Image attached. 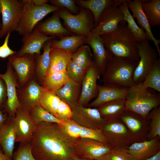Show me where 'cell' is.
Listing matches in <instances>:
<instances>
[{
	"mask_svg": "<svg viewBox=\"0 0 160 160\" xmlns=\"http://www.w3.org/2000/svg\"><path fill=\"white\" fill-rule=\"evenodd\" d=\"M76 139L68 135L61 124L41 122L36 125L29 143L36 160H73L78 156Z\"/></svg>",
	"mask_w": 160,
	"mask_h": 160,
	"instance_id": "6da1fadb",
	"label": "cell"
},
{
	"mask_svg": "<svg viewBox=\"0 0 160 160\" xmlns=\"http://www.w3.org/2000/svg\"><path fill=\"white\" fill-rule=\"evenodd\" d=\"M106 49L114 56L138 62V41L125 21L114 31L100 35Z\"/></svg>",
	"mask_w": 160,
	"mask_h": 160,
	"instance_id": "7a4b0ae2",
	"label": "cell"
},
{
	"mask_svg": "<svg viewBox=\"0 0 160 160\" xmlns=\"http://www.w3.org/2000/svg\"><path fill=\"white\" fill-rule=\"evenodd\" d=\"M149 88H129L125 98L126 110L147 119L150 112L159 106V92Z\"/></svg>",
	"mask_w": 160,
	"mask_h": 160,
	"instance_id": "3957f363",
	"label": "cell"
},
{
	"mask_svg": "<svg viewBox=\"0 0 160 160\" xmlns=\"http://www.w3.org/2000/svg\"><path fill=\"white\" fill-rule=\"evenodd\" d=\"M138 62L113 56L107 63L103 81L104 84H113L130 88L134 84L133 77Z\"/></svg>",
	"mask_w": 160,
	"mask_h": 160,
	"instance_id": "277c9868",
	"label": "cell"
},
{
	"mask_svg": "<svg viewBox=\"0 0 160 160\" xmlns=\"http://www.w3.org/2000/svg\"><path fill=\"white\" fill-rule=\"evenodd\" d=\"M21 2L23 5V10L16 32L23 36L32 32L36 25L47 15L60 9L47 3L36 6L31 0H23Z\"/></svg>",
	"mask_w": 160,
	"mask_h": 160,
	"instance_id": "5b68a950",
	"label": "cell"
},
{
	"mask_svg": "<svg viewBox=\"0 0 160 160\" xmlns=\"http://www.w3.org/2000/svg\"><path fill=\"white\" fill-rule=\"evenodd\" d=\"M80 8V12L77 15L73 14L64 8H60L57 12L67 30L71 33L87 37L95 27L94 17L89 10Z\"/></svg>",
	"mask_w": 160,
	"mask_h": 160,
	"instance_id": "8992f818",
	"label": "cell"
},
{
	"mask_svg": "<svg viewBox=\"0 0 160 160\" xmlns=\"http://www.w3.org/2000/svg\"><path fill=\"white\" fill-rule=\"evenodd\" d=\"M101 129L112 148H127L132 143L127 128L119 118L106 120Z\"/></svg>",
	"mask_w": 160,
	"mask_h": 160,
	"instance_id": "52a82bcc",
	"label": "cell"
},
{
	"mask_svg": "<svg viewBox=\"0 0 160 160\" xmlns=\"http://www.w3.org/2000/svg\"><path fill=\"white\" fill-rule=\"evenodd\" d=\"M2 15L1 27L0 30V39L8 33L16 31L20 22L24 6L17 0H0Z\"/></svg>",
	"mask_w": 160,
	"mask_h": 160,
	"instance_id": "ba28073f",
	"label": "cell"
},
{
	"mask_svg": "<svg viewBox=\"0 0 160 160\" xmlns=\"http://www.w3.org/2000/svg\"><path fill=\"white\" fill-rule=\"evenodd\" d=\"M138 48L140 60L133 75L134 85H138L143 81L158 59L156 51L151 46L148 40L138 42Z\"/></svg>",
	"mask_w": 160,
	"mask_h": 160,
	"instance_id": "9c48e42d",
	"label": "cell"
},
{
	"mask_svg": "<svg viewBox=\"0 0 160 160\" xmlns=\"http://www.w3.org/2000/svg\"><path fill=\"white\" fill-rule=\"evenodd\" d=\"M35 56L29 54L19 56L15 54L9 58L8 63L16 73L19 88L34 78L36 65Z\"/></svg>",
	"mask_w": 160,
	"mask_h": 160,
	"instance_id": "30bf717a",
	"label": "cell"
},
{
	"mask_svg": "<svg viewBox=\"0 0 160 160\" xmlns=\"http://www.w3.org/2000/svg\"><path fill=\"white\" fill-rule=\"evenodd\" d=\"M114 3L107 7L102 13L98 23L92 33L99 35L111 33L123 21L124 15L119 6L118 0H114Z\"/></svg>",
	"mask_w": 160,
	"mask_h": 160,
	"instance_id": "8fae6325",
	"label": "cell"
},
{
	"mask_svg": "<svg viewBox=\"0 0 160 160\" xmlns=\"http://www.w3.org/2000/svg\"><path fill=\"white\" fill-rule=\"evenodd\" d=\"M7 70L4 74L0 73V77L4 81L6 86L7 99L3 110L9 117H15L17 109L21 107L18 99L17 89L19 88L17 78L13 69L8 62Z\"/></svg>",
	"mask_w": 160,
	"mask_h": 160,
	"instance_id": "7c38bea8",
	"label": "cell"
},
{
	"mask_svg": "<svg viewBox=\"0 0 160 160\" xmlns=\"http://www.w3.org/2000/svg\"><path fill=\"white\" fill-rule=\"evenodd\" d=\"M119 118L127 128L132 143L145 140L150 129L149 120L126 109Z\"/></svg>",
	"mask_w": 160,
	"mask_h": 160,
	"instance_id": "4fadbf2b",
	"label": "cell"
},
{
	"mask_svg": "<svg viewBox=\"0 0 160 160\" xmlns=\"http://www.w3.org/2000/svg\"><path fill=\"white\" fill-rule=\"evenodd\" d=\"M77 155L83 159L97 160L109 154L112 148L107 143L90 139L78 138L75 144Z\"/></svg>",
	"mask_w": 160,
	"mask_h": 160,
	"instance_id": "5bb4252c",
	"label": "cell"
},
{
	"mask_svg": "<svg viewBox=\"0 0 160 160\" xmlns=\"http://www.w3.org/2000/svg\"><path fill=\"white\" fill-rule=\"evenodd\" d=\"M101 75L96 64L93 61L87 69L81 83V90L78 105L86 107L90 100L98 94L97 81Z\"/></svg>",
	"mask_w": 160,
	"mask_h": 160,
	"instance_id": "9a60e30c",
	"label": "cell"
},
{
	"mask_svg": "<svg viewBox=\"0 0 160 160\" xmlns=\"http://www.w3.org/2000/svg\"><path fill=\"white\" fill-rule=\"evenodd\" d=\"M72 111L71 120L82 127L101 129L106 120L96 108L77 105Z\"/></svg>",
	"mask_w": 160,
	"mask_h": 160,
	"instance_id": "2e32d148",
	"label": "cell"
},
{
	"mask_svg": "<svg viewBox=\"0 0 160 160\" xmlns=\"http://www.w3.org/2000/svg\"><path fill=\"white\" fill-rule=\"evenodd\" d=\"M45 89L35 78L22 87L17 88V97L22 108L29 113L39 105L40 97Z\"/></svg>",
	"mask_w": 160,
	"mask_h": 160,
	"instance_id": "e0dca14e",
	"label": "cell"
},
{
	"mask_svg": "<svg viewBox=\"0 0 160 160\" xmlns=\"http://www.w3.org/2000/svg\"><path fill=\"white\" fill-rule=\"evenodd\" d=\"M13 120L16 142L29 143L36 127L29 113L20 107L17 109Z\"/></svg>",
	"mask_w": 160,
	"mask_h": 160,
	"instance_id": "ac0fdd59",
	"label": "cell"
},
{
	"mask_svg": "<svg viewBox=\"0 0 160 160\" xmlns=\"http://www.w3.org/2000/svg\"><path fill=\"white\" fill-rule=\"evenodd\" d=\"M129 88L113 84L97 85L98 94L96 98L88 106L89 108H97L110 101L125 99Z\"/></svg>",
	"mask_w": 160,
	"mask_h": 160,
	"instance_id": "d6986e66",
	"label": "cell"
},
{
	"mask_svg": "<svg viewBox=\"0 0 160 160\" xmlns=\"http://www.w3.org/2000/svg\"><path fill=\"white\" fill-rule=\"evenodd\" d=\"M85 44H88L92 49L93 61L103 76L107 64L113 55L105 48L100 35L91 33L87 36Z\"/></svg>",
	"mask_w": 160,
	"mask_h": 160,
	"instance_id": "ffe728a7",
	"label": "cell"
},
{
	"mask_svg": "<svg viewBox=\"0 0 160 160\" xmlns=\"http://www.w3.org/2000/svg\"><path fill=\"white\" fill-rule=\"evenodd\" d=\"M160 138L134 143L126 148L133 160H146L160 151Z\"/></svg>",
	"mask_w": 160,
	"mask_h": 160,
	"instance_id": "44dd1931",
	"label": "cell"
},
{
	"mask_svg": "<svg viewBox=\"0 0 160 160\" xmlns=\"http://www.w3.org/2000/svg\"><path fill=\"white\" fill-rule=\"evenodd\" d=\"M55 38L45 35L33 30L31 33L23 36L21 41L23 45L15 54L19 56L25 54L39 55L44 44Z\"/></svg>",
	"mask_w": 160,
	"mask_h": 160,
	"instance_id": "7402d4cb",
	"label": "cell"
},
{
	"mask_svg": "<svg viewBox=\"0 0 160 160\" xmlns=\"http://www.w3.org/2000/svg\"><path fill=\"white\" fill-rule=\"evenodd\" d=\"M57 11L54 12L52 15L44 21L39 23L33 30L48 36L60 38L69 36L71 33L62 25Z\"/></svg>",
	"mask_w": 160,
	"mask_h": 160,
	"instance_id": "603a6c76",
	"label": "cell"
},
{
	"mask_svg": "<svg viewBox=\"0 0 160 160\" xmlns=\"http://www.w3.org/2000/svg\"><path fill=\"white\" fill-rule=\"evenodd\" d=\"M127 3L129 9L132 13V16L136 18L141 28L145 31V32L148 36L149 40L152 41L153 42L160 57V49L159 44L160 43V40L156 39L152 33L151 26L143 11L142 7V2L140 0H128Z\"/></svg>",
	"mask_w": 160,
	"mask_h": 160,
	"instance_id": "cb8c5ba5",
	"label": "cell"
},
{
	"mask_svg": "<svg viewBox=\"0 0 160 160\" xmlns=\"http://www.w3.org/2000/svg\"><path fill=\"white\" fill-rule=\"evenodd\" d=\"M15 142L13 118L9 117L0 128V147L4 153L12 158Z\"/></svg>",
	"mask_w": 160,
	"mask_h": 160,
	"instance_id": "d4e9b609",
	"label": "cell"
},
{
	"mask_svg": "<svg viewBox=\"0 0 160 160\" xmlns=\"http://www.w3.org/2000/svg\"><path fill=\"white\" fill-rule=\"evenodd\" d=\"M81 87V84L69 79L55 93L60 100L68 105L72 110L78 105Z\"/></svg>",
	"mask_w": 160,
	"mask_h": 160,
	"instance_id": "484cf974",
	"label": "cell"
},
{
	"mask_svg": "<svg viewBox=\"0 0 160 160\" xmlns=\"http://www.w3.org/2000/svg\"><path fill=\"white\" fill-rule=\"evenodd\" d=\"M87 37L83 35H73L63 37L60 40L53 39L51 49H62L72 54L85 44Z\"/></svg>",
	"mask_w": 160,
	"mask_h": 160,
	"instance_id": "4316f807",
	"label": "cell"
},
{
	"mask_svg": "<svg viewBox=\"0 0 160 160\" xmlns=\"http://www.w3.org/2000/svg\"><path fill=\"white\" fill-rule=\"evenodd\" d=\"M72 55L62 49H51L50 64L47 76L55 72L65 71Z\"/></svg>",
	"mask_w": 160,
	"mask_h": 160,
	"instance_id": "83f0119b",
	"label": "cell"
},
{
	"mask_svg": "<svg viewBox=\"0 0 160 160\" xmlns=\"http://www.w3.org/2000/svg\"><path fill=\"white\" fill-rule=\"evenodd\" d=\"M53 39L48 41L44 44L42 48L43 52L41 54L35 55L36 65L35 74L41 84L43 79L47 76L50 65L51 46Z\"/></svg>",
	"mask_w": 160,
	"mask_h": 160,
	"instance_id": "f1b7e54d",
	"label": "cell"
},
{
	"mask_svg": "<svg viewBox=\"0 0 160 160\" xmlns=\"http://www.w3.org/2000/svg\"><path fill=\"white\" fill-rule=\"evenodd\" d=\"M97 109L102 117L105 120L119 118L126 109L125 99L107 102L100 106Z\"/></svg>",
	"mask_w": 160,
	"mask_h": 160,
	"instance_id": "f546056e",
	"label": "cell"
},
{
	"mask_svg": "<svg viewBox=\"0 0 160 160\" xmlns=\"http://www.w3.org/2000/svg\"><path fill=\"white\" fill-rule=\"evenodd\" d=\"M75 2L80 7L91 12L94 17L95 27L97 24L104 11L114 3V0H76Z\"/></svg>",
	"mask_w": 160,
	"mask_h": 160,
	"instance_id": "4dcf8cb0",
	"label": "cell"
},
{
	"mask_svg": "<svg viewBox=\"0 0 160 160\" xmlns=\"http://www.w3.org/2000/svg\"><path fill=\"white\" fill-rule=\"evenodd\" d=\"M126 0L119 7L124 15L123 21L127 23L129 29L133 34L138 42L146 40L149 41L148 36L144 31L137 25L133 17L130 13Z\"/></svg>",
	"mask_w": 160,
	"mask_h": 160,
	"instance_id": "1f68e13d",
	"label": "cell"
},
{
	"mask_svg": "<svg viewBox=\"0 0 160 160\" xmlns=\"http://www.w3.org/2000/svg\"><path fill=\"white\" fill-rule=\"evenodd\" d=\"M135 87L139 88H149L160 92V58H158L149 71L144 80Z\"/></svg>",
	"mask_w": 160,
	"mask_h": 160,
	"instance_id": "d6a6232c",
	"label": "cell"
},
{
	"mask_svg": "<svg viewBox=\"0 0 160 160\" xmlns=\"http://www.w3.org/2000/svg\"><path fill=\"white\" fill-rule=\"evenodd\" d=\"M69 79L66 71L55 72L46 76L43 79L41 86L55 93Z\"/></svg>",
	"mask_w": 160,
	"mask_h": 160,
	"instance_id": "836d02e7",
	"label": "cell"
},
{
	"mask_svg": "<svg viewBox=\"0 0 160 160\" xmlns=\"http://www.w3.org/2000/svg\"><path fill=\"white\" fill-rule=\"evenodd\" d=\"M142 7L150 26L160 25V0L142 3Z\"/></svg>",
	"mask_w": 160,
	"mask_h": 160,
	"instance_id": "e575fe53",
	"label": "cell"
},
{
	"mask_svg": "<svg viewBox=\"0 0 160 160\" xmlns=\"http://www.w3.org/2000/svg\"><path fill=\"white\" fill-rule=\"evenodd\" d=\"M60 101L55 92L45 89L40 97L39 105L55 117Z\"/></svg>",
	"mask_w": 160,
	"mask_h": 160,
	"instance_id": "d590c367",
	"label": "cell"
},
{
	"mask_svg": "<svg viewBox=\"0 0 160 160\" xmlns=\"http://www.w3.org/2000/svg\"><path fill=\"white\" fill-rule=\"evenodd\" d=\"M29 113L36 125L41 122L55 123L61 125L64 123L39 105L35 106Z\"/></svg>",
	"mask_w": 160,
	"mask_h": 160,
	"instance_id": "8d00e7d4",
	"label": "cell"
},
{
	"mask_svg": "<svg viewBox=\"0 0 160 160\" xmlns=\"http://www.w3.org/2000/svg\"><path fill=\"white\" fill-rule=\"evenodd\" d=\"M93 55L89 47L82 45L72 54L71 60L77 65L87 70L93 62Z\"/></svg>",
	"mask_w": 160,
	"mask_h": 160,
	"instance_id": "74e56055",
	"label": "cell"
},
{
	"mask_svg": "<svg viewBox=\"0 0 160 160\" xmlns=\"http://www.w3.org/2000/svg\"><path fill=\"white\" fill-rule=\"evenodd\" d=\"M147 119L150 120V129L147 135L148 140L160 137V107L153 109L149 113Z\"/></svg>",
	"mask_w": 160,
	"mask_h": 160,
	"instance_id": "f35d334b",
	"label": "cell"
},
{
	"mask_svg": "<svg viewBox=\"0 0 160 160\" xmlns=\"http://www.w3.org/2000/svg\"><path fill=\"white\" fill-rule=\"evenodd\" d=\"M86 70L71 60L67 65L66 72L69 79L81 84Z\"/></svg>",
	"mask_w": 160,
	"mask_h": 160,
	"instance_id": "ab89813d",
	"label": "cell"
},
{
	"mask_svg": "<svg viewBox=\"0 0 160 160\" xmlns=\"http://www.w3.org/2000/svg\"><path fill=\"white\" fill-rule=\"evenodd\" d=\"M13 160H36L32 152L29 143H20L16 151L13 154Z\"/></svg>",
	"mask_w": 160,
	"mask_h": 160,
	"instance_id": "60d3db41",
	"label": "cell"
},
{
	"mask_svg": "<svg viewBox=\"0 0 160 160\" xmlns=\"http://www.w3.org/2000/svg\"><path fill=\"white\" fill-rule=\"evenodd\" d=\"M79 137L93 139L107 143L105 138L100 129H94L81 127Z\"/></svg>",
	"mask_w": 160,
	"mask_h": 160,
	"instance_id": "b9f144b4",
	"label": "cell"
},
{
	"mask_svg": "<svg viewBox=\"0 0 160 160\" xmlns=\"http://www.w3.org/2000/svg\"><path fill=\"white\" fill-rule=\"evenodd\" d=\"M49 2L51 5L60 8H64L72 14L77 15L80 12V8L76 4L73 0H51Z\"/></svg>",
	"mask_w": 160,
	"mask_h": 160,
	"instance_id": "7bdbcfd3",
	"label": "cell"
},
{
	"mask_svg": "<svg viewBox=\"0 0 160 160\" xmlns=\"http://www.w3.org/2000/svg\"><path fill=\"white\" fill-rule=\"evenodd\" d=\"M72 111L66 103L60 100L56 112V117L63 123L69 122L71 120Z\"/></svg>",
	"mask_w": 160,
	"mask_h": 160,
	"instance_id": "ee69618b",
	"label": "cell"
},
{
	"mask_svg": "<svg viewBox=\"0 0 160 160\" xmlns=\"http://www.w3.org/2000/svg\"><path fill=\"white\" fill-rule=\"evenodd\" d=\"M108 160H133L126 148H113L106 156Z\"/></svg>",
	"mask_w": 160,
	"mask_h": 160,
	"instance_id": "f6af8a7d",
	"label": "cell"
},
{
	"mask_svg": "<svg viewBox=\"0 0 160 160\" xmlns=\"http://www.w3.org/2000/svg\"><path fill=\"white\" fill-rule=\"evenodd\" d=\"M67 134L71 137L77 138H79L81 131V126L72 120L69 122L64 123L62 125Z\"/></svg>",
	"mask_w": 160,
	"mask_h": 160,
	"instance_id": "bcb514c9",
	"label": "cell"
},
{
	"mask_svg": "<svg viewBox=\"0 0 160 160\" xmlns=\"http://www.w3.org/2000/svg\"><path fill=\"white\" fill-rule=\"evenodd\" d=\"M11 33H8L5 36L4 42L0 46V58L4 59L16 54L17 52L12 50L9 47V40Z\"/></svg>",
	"mask_w": 160,
	"mask_h": 160,
	"instance_id": "7dc6e473",
	"label": "cell"
},
{
	"mask_svg": "<svg viewBox=\"0 0 160 160\" xmlns=\"http://www.w3.org/2000/svg\"><path fill=\"white\" fill-rule=\"evenodd\" d=\"M7 99V88L4 80L0 77V110H3Z\"/></svg>",
	"mask_w": 160,
	"mask_h": 160,
	"instance_id": "c3c4849f",
	"label": "cell"
},
{
	"mask_svg": "<svg viewBox=\"0 0 160 160\" xmlns=\"http://www.w3.org/2000/svg\"><path fill=\"white\" fill-rule=\"evenodd\" d=\"M8 118L6 113L3 110H0V128Z\"/></svg>",
	"mask_w": 160,
	"mask_h": 160,
	"instance_id": "681fc988",
	"label": "cell"
},
{
	"mask_svg": "<svg viewBox=\"0 0 160 160\" xmlns=\"http://www.w3.org/2000/svg\"><path fill=\"white\" fill-rule=\"evenodd\" d=\"M31 2L35 6H40L47 3L48 0H31Z\"/></svg>",
	"mask_w": 160,
	"mask_h": 160,
	"instance_id": "f907efd6",
	"label": "cell"
},
{
	"mask_svg": "<svg viewBox=\"0 0 160 160\" xmlns=\"http://www.w3.org/2000/svg\"><path fill=\"white\" fill-rule=\"evenodd\" d=\"M0 160H13V159L12 158L5 154L0 148Z\"/></svg>",
	"mask_w": 160,
	"mask_h": 160,
	"instance_id": "816d5d0a",
	"label": "cell"
},
{
	"mask_svg": "<svg viewBox=\"0 0 160 160\" xmlns=\"http://www.w3.org/2000/svg\"><path fill=\"white\" fill-rule=\"evenodd\" d=\"M146 160H160V151L155 155L147 159Z\"/></svg>",
	"mask_w": 160,
	"mask_h": 160,
	"instance_id": "f5cc1de1",
	"label": "cell"
},
{
	"mask_svg": "<svg viewBox=\"0 0 160 160\" xmlns=\"http://www.w3.org/2000/svg\"><path fill=\"white\" fill-rule=\"evenodd\" d=\"M73 160H93L91 159H87L81 158L78 156H76L74 157Z\"/></svg>",
	"mask_w": 160,
	"mask_h": 160,
	"instance_id": "db71d44e",
	"label": "cell"
},
{
	"mask_svg": "<svg viewBox=\"0 0 160 160\" xmlns=\"http://www.w3.org/2000/svg\"><path fill=\"white\" fill-rule=\"evenodd\" d=\"M1 22L0 20V30L1 29Z\"/></svg>",
	"mask_w": 160,
	"mask_h": 160,
	"instance_id": "11a10c76",
	"label": "cell"
},
{
	"mask_svg": "<svg viewBox=\"0 0 160 160\" xmlns=\"http://www.w3.org/2000/svg\"><path fill=\"white\" fill-rule=\"evenodd\" d=\"M1 14V7L0 6V14Z\"/></svg>",
	"mask_w": 160,
	"mask_h": 160,
	"instance_id": "9f6ffc18",
	"label": "cell"
}]
</instances>
